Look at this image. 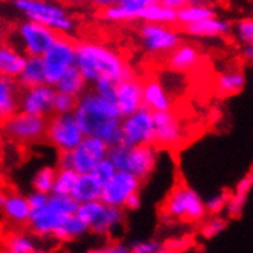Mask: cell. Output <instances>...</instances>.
<instances>
[{"mask_svg":"<svg viewBox=\"0 0 253 253\" xmlns=\"http://www.w3.org/2000/svg\"><path fill=\"white\" fill-rule=\"evenodd\" d=\"M241 57L247 63L253 60V44H244V46H241Z\"/></svg>","mask_w":253,"mask_h":253,"instance_id":"cell-50","label":"cell"},{"mask_svg":"<svg viewBox=\"0 0 253 253\" xmlns=\"http://www.w3.org/2000/svg\"><path fill=\"white\" fill-rule=\"evenodd\" d=\"M9 28L3 20H0V44H3L9 39Z\"/></svg>","mask_w":253,"mask_h":253,"instance_id":"cell-51","label":"cell"},{"mask_svg":"<svg viewBox=\"0 0 253 253\" xmlns=\"http://www.w3.org/2000/svg\"><path fill=\"white\" fill-rule=\"evenodd\" d=\"M163 244L157 240H144V241H137L130 246H127L129 253H155L158 249H161Z\"/></svg>","mask_w":253,"mask_h":253,"instance_id":"cell-43","label":"cell"},{"mask_svg":"<svg viewBox=\"0 0 253 253\" xmlns=\"http://www.w3.org/2000/svg\"><path fill=\"white\" fill-rule=\"evenodd\" d=\"M115 106L122 118L143 108V80L135 74L117 83Z\"/></svg>","mask_w":253,"mask_h":253,"instance_id":"cell-18","label":"cell"},{"mask_svg":"<svg viewBox=\"0 0 253 253\" xmlns=\"http://www.w3.org/2000/svg\"><path fill=\"white\" fill-rule=\"evenodd\" d=\"M16 82L20 89L34 87V86H40L46 83V80H44V68H43L42 57H26L25 65L17 76Z\"/></svg>","mask_w":253,"mask_h":253,"instance_id":"cell-29","label":"cell"},{"mask_svg":"<svg viewBox=\"0 0 253 253\" xmlns=\"http://www.w3.org/2000/svg\"><path fill=\"white\" fill-rule=\"evenodd\" d=\"M3 250L5 253H39V241L29 232L17 230L6 236Z\"/></svg>","mask_w":253,"mask_h":253,"instance_id":"cell-32","label":"cell"},{"mask_svg":"<svg viewBox=\"0 0 253 253\" xmlns=\"http://www.w3.org/2000/svg\"><path fill=\"white\" fill-rule=\"evenodd\" d=\"M115 168V170L127 172L143 183L151 176L160 161V149L154 144L129 147L118 143L109 147L106 157Z\"/></svg>","mask_w":253,"mask_h":253,"instance_id":"cell-5","label":"cell"},{"mask_svg":"<svg viewBox=\"0 0 253 253\" xmlns=\"http://www.w3.org/2000/svg\"><path fill=\"white\" fill-rule=\"evenodd\" d=\"M154 146L157 149H172L181 146L184 141V127L181 120L173 111L155 112L154 114Z\"/></svg>","mask_w":253,"mask_h":253,"instance_id":"cell-16","label":"cell"},{"mask_svg":"<svg viewBox=\"0 0 253 253\" xmlns=\"http://www.w3.org/2000/svg\"><path fill=\"white\" fill-rule=\"evenodd\" d=\"M54 89L58 94H66L74 98H79L89 87H87V83L84 82V79L82 77V74L79 72V69L74 66V68L68 69L63 76L58 79V82L54 84Z\"/></svg>","mask_w":253,"mask_h":253,"instance_id":"cell-31","label":"cell"},{"mask_svg":"<svg viewBox=\"0 0 253 253\" xmlns=\"http://www.w3.org/2000/svg\"><path fill=\"white\" fill-rule=\"evenodd\" d=\"M63 6L69 8H84V6H91V0H58Z\"/></svg>","mask_w":253,"mask_h":253,"instance_id":"cell-49","label":"cell"},{"mask_svg":"<svg viewBox=\"0 0 253 253\" xmlns=\"http://www.w3.org/2000/svg\"><path fill=\"white\" fill-rule=\"evenodd\" d=\"M232 31L240 42L241 46L244 44H252L253 43V20L252 17H243L232 23Z\"/></svg>","mask_w":253,"mask_h":253,"instance_id":"cell-38","label":"cell"},{"mask_svg":"<svg viewBox=\"0 0 253 253\" xmlns=\"http://www.w3.org/2000/svg\"><path fill=\"white\" fill-rule=\"evenodd\" d=\"M84 138L76 117L72 114L57 115L52 114L46 120V133L44 140L55 149L58 154L74 151Z\"/></svg>","mask_w":253,"mask_h":253,"instance_id":"cell-12","label":"cell"},{"mask_svg":"<svg viewBox=\"0 0 253 253\" xmlns=\"http://www.w3.org/2000/svg\"><path fill=\"white\" fill-rule=\"evenodd\" d=\"M16 2V0H14ZM22 2H37V0H22Z\"/></svg>","mask_w":253,"mask_h":253,"instance_id":"cell-56","label":"cell"},{"mask_svg":"<svg viewBox=\"0 0 253 253\" xmlns=\"http://www.w3.org/2000/svg\"><path fill=\"white\" fill-rule=\"evenodd\" d=\"M143 23H154V25H166L175 26L176 25V12L163 6L160 2L143 5L138 11V19Z\"/></svg>","mask_w":253,"mask_h":253,"instance_id":"cell-30","label":"cell"},{"mask_svg":"<svg viewBox=\"0 0 253 253\" xmlns=\"http://www.w3.org/2000/svg\"><path fill=\"white\" fill-rule=\"evenodd\" d=\"M201 63V51L197 44L181 42L178 46L166 55V65L173 72H189Z\"/></svg>","mask_w":253,"mask_h":253,"instance_id":"cell-19","label":"cell"},{"mask_svg":"<svg viewBox=\"0 0 253 253\" xmlns=\"http://www.w3.org/2000/svg\"><path fill=\"white\" fill-rule=\"evenodd\" d=\"M140 8L141 5H138L135 0H123L122 3L97 12L98 17L101 20H105L106 23H127V22H135L138 19Z\"/></svg>","mask_w":253,"mask_h":253,"instance_id":"cell-28","label":"cell"},{"mask_svg":"<svg viewBox=\"0 0 253 253\" xmlns=\"http://www.w3.org/2000/svg\"><path fill=\"white\" fill-rule=\"evenodd\" d=\"M141 181L133 175L127 172L117 170L111 180H108L101 186V197L100 201L111 207H117V209H123L125 201L133 195V193H140L141 190Z\"/></svg>","mask_w":253,"mask_h":253,"instance_id":"cell-15","label":"cell"},{"mask_svg":"<svg viewBox=\"0 0 253 253\" xmlns=\"http://www.w3.org/2000/svg\"><path fill=\"white\" fill-rule=\"evenodd\" d=\"M253 187V172L252 169L247 170V173H244L240 180H238L235 190L230 192L229 195V201L226 206V219H240L244 213L246 204L249 200V195Z\"/></svg>","mask_w":253,"mask_h":253,"instance_id":"cell-21","label":"cell"},{"mask_svg":"<svg viewBox=\"0 0 253 253\" xmlns=\"http://www.w3.org/2000/svg\"><path fill=\"white\" fill-rule=\"evenodd\" d=\"M87 233L89 230L84 222L77 215H72L62 222V226L55 230L51 240L57 243H72V241L80 240V238H83Z\"/></svg>","mask_w":253,"mask_h":253,"instance_id":"cell-33","label":"cell"},{"mask_svg":"<svg viewBox=\"0 0 253 253\" xmlns=\"http://www.w3.org/2000/svg\"><path fill=\"white\" fill-rule=\"evenodd\" d=\"M46 120L48 118H40L34 115H28L23 112L14 114L11 118L0 125L2 135L16 144L29 146L44 140L46 133Z\"/></svg>","mask_w":253,"mask_h":253,"instance_id":"cell-10","label":"cell"},{"mask_svg":"<svg viewBox=\"0 0 253 253\" xmlns=\"http://www.w3.org/2000/svg\"><path fill=\"white\" fill-rule=\"evenodd\" d=\"M14 6L23 14L25 19L46 26L58 36L71 37L79 26L77 19L58 0H37V2L16 0Z\"/></svg>","mask_w":253,"mask_h":253,"instance_id":"cell-4","label":"cell"},{"mask_svg":"<svg viewBox=\"0 0 253 253\" xmlns=\"http://www.w3.org/2000/svg\"><path fill=\"white\" fill-rule=\"evenodd\" d=\"M109 147L94 137H84L82 143L71 152L58 154L57 169L74 170L77 175L92 173L97 165L108 157Z\"/></svg>","mask_w":253,"mask_h":253,"instance_id":"cell-9","label":"cell"},{"mask_svg":"<svg viewBox=\"0 0 253 253\" xmlns=\"http://www.w3.org/2000/svg\"><path fill=\"white\" fill-rule=\"evenodd\" d=\"M190 3L198 6H213V0H190Z\"/></svg>","mask_w":253,"mask_h":253,"instance_id":"cell-52","label":"cell"},{"mask_svg":"<svg viewBox=\"0 0 253 253\" xmlns=\"http://www.w3.org/2000/svg\"><path fill=\"white\" fill-rule=\"evenodd\" d=\"M155 253H178L176 250H173V249H170V247H168V246H163L161 249H158Z\"/></svg>","mask_w":253,"mask_h":253,"instance_id":"cell-53","label":"cell"},{"mask_svg":"<svg viewBox=\"0 0 253 253\" xmlns=\"http://www.w3.org/2000/svg\"><path fill=\"white\" fill-rule=\"evenodd\" d=\"M163 215L170 221L195 224L207 216V212L200 193L186 184H180L168 195L163 204Z\"/></svg>","mask_w":253,"mask_h":253,"instance_id":"cell-7","label":"cell"},{"mask_svg":"<svg viewBox=\"0 0 253 253\" xmlns=\"http://www.w3.org/2000/svg\"><path fill=\"white\" fill-rule=\"evenodd\" d=\"M2 213L5 219L14 226H26L31 207L28 204V200L22 193H6V200L2 206Z\"/></svg>","mask_w":253,"mask_h":253,"instance_id":"cell-23","label":"cell"},{"mask_svg":"<svg viewBox=\"0 0 253 253\" xmlns=\"http://www.w3.org/2000/svg\"><path fill=\"white\" fill-rule=\"evenodd\" d=\"M201 222L203 224L200 227V235L206 241L213 240V238L221 235L227 227V219L222 215H209V216H206Z\"/></svg>","mask_w":253,"mask_h":253,"instance_id":"cell-36","label":"cell"},{"mask_svg":"<svg viewBox=\"0 0 253 253\" xmlns=\"http://www.w3.org/2000/svg\"><path fill=\"white\" fill-rule=\"evenodd\" d=\"M138 40L147 55L166 57L183 42V37L175 26L143 23L138 28Z\"/></svg>","mask_w":253,"mask_h":253,"instance_id":"cell-13","label":"cell"},{"mask_svg":"<svg viewBox=\"0 0 253 253\" xmlns=\"http://www.w3.org/2000/svg\"><path fill=\"white\" fill-rule=\"evenodd\" d=\"M76 68L87 86H92L97 80L118 83L133 76L132 68L120 52L95 40L76 42Z\"/></svg>","mask_w":253,"mask_h":253,"instance_id":"cell-1","label":"cell"},{"mask_svg":"<svg viewBox=\"0 0 253 253\" xmlns=\"http://www.w3.org/2000/svg\"><path fill=\"white\" fill-rule=\"evenodd\" d=\"M57 37L58 34H55L52 29L23 19L9 28L8 42L25 54V57H42Z\"/></svg>","mask_w":253,"mask_h":253,"instance_id":"cell-6","label":"cell"},{"mask_svg":"<svg viewBox=\"0 0 253 253\" xmlns=\"http://www.w3.org/2000/svg\"><path fill=\"white\" fill-rule=\"evenodd\" d=\"M5 200H6V193L0 190V209H2V206H3Z\"/></svg>","mask_w":253,"mask_h":253,"instance_id":"cell-55","label":"cell"},{"mask_svg":"<svg viewBox=\"0 0 253 253\" xmlns=\"http://www.w3.org/2000/svg\"><path fill=\"white\" fill-rule=\"evenodd\" d=\"M155 129H154V112L140 108L125 118L120 125V143L129 147L154 144Z\"/></svg>","mask_w":253,"mask_h":253,"instance_id":"cell-14","label":"cell"},{"mask_svg":"<svg viewBox=\"0 0 253 253\" xmlns=\"http://www.w3.org/2000/svg\"><path fill=\"white\" fill-rule=\"evenodd\" d=\"M87 253H129V249H127L126 244L115 243V244H108V246H103V247H97L94 250H89Z\"/></svg>","mask_w":253,"mask_h":253,"instance_id":"cell-44","label":"cell"},{"mask_svg":"<svg viewBox=\"0 0 253 253\" xmlns=\"http://www.w3.org/2000/svg\"><path fill=\"white\" fill-rule=\"evenodd\" d=\"M117 170H115V168H114V165L112 163L108 160V158H105V160H101L98 165H97V168L92 170V175L97 178V180L101 183V184H105L108 180H111V176L115 173Z\"/></svg>","mask_w":253,"mask_h":253,"instance_id":"cell-42","label":"cell"},{"mask_svg":"<svg viewBox=\"0 0 253 253\" xmlns=\"http://www.w3.org/2000/svg\"><path fill=\"white\" fill-rule=\"evenodd\" d=\"M79 204L71 197L51 195L39 209H33L29 213L28 227L29 233L34 235L37 240H49L55 230L62 226V222L77 213Z\"/></svg>","mask_w":253,"mask_h":253,"instance_id":"cell-3","label":"cell"},{"mask_svg":"<svg viewBox=\"0 0 253 253\" xmlns=\"http://www.w3.org/2000/svg\"><path fill=\"white\" fill-rule=\"evenodd\" d=\"M72 115L76 117L84 137L98 138L108 147L120 143L122 117L117 106L100 98L92 89H86L77 98Z\"/></svg>","mask_w":253,"mask_h":253,"instance_id":"cell-2","label":"cell"},{"mask_svg":"<svg viewBox=\"0 0 253 253\" xmlns=\"http://www.w3.org/2000/svg\"><path fill=\"white\" fill-rule=\"evenodd\" d=\"M135 2L143 6V5H149V3H155V2H158V0H135Z\"/></svg>","mask_w":253,"mask_h":253,"instance_id":"cell-54","label":"cell"},{"mask_svg":"<svg viewBox=\"0 0 253 253\" xmlns=\"http://www.w3.org/2000/svg\"><path fill=\"white\" fill-rule=\"evenodd\" d=\"M49 195H44V193H40V192H31L29 195H26V200H28V204L29 207H31V211L33 209H39V207H42L44 203H46Z\"/></svg>","mask_w":253,"mask_h":253,"instance_id":"cell-45","label":"cell"},{"mask_svg":"<svg viewBox=\"0 0 253 253\" xmlns=\"http://www.w3.org/2000/svg\"><path fill=\"white\" fill-rule=\"evenodd\" d=\"M143 201H141V195L140 193H133V195H130L125 204H123V211H127V212H135L138 211L140 207H141Z\"/></svg>","mask_w":253,"mask_h":253,"instance_id":"cell-46","label":"cell"},{"mask_svg":"<svg viewBox=\"0 0 253 253\" xmlns=\"http://www.w3.org/2000/svg\"><path fill=\"white\" fill-rule=\"evenodd\" d=\"M20 87L16 80L0 77V125L19 112Z\"/></svg>","mask_w":253,"mask_h":253,"instance_id":"cell-25","label":"cell"},{"mask_svg":"<svg viewBox=\"0 0 253 253\" xmlns=\"http://www.w3.org/2000/svg\"><path fill=\"white\" fill-rule=\"evenodd\" d=\"M42 62L46 84L54 86L68 69L76 66V40L69 36H58L42 55Z\"/></svg>","mask_w":253,"mask_h":253,"instance_id":"cell-11","label":"cell"},{"mask_svg":"<svg viewBox=\"0 0 253 253\" xmlns=\"http://www.w3.org/2000/svg\"><path fill=\"white\" fill-rule=\"evenodd\" d=\"M55 166H42L33 176L31 184L34 192L44 193V195H51L52 184L55 178Z\"/></svg>","mask_w":253,"mask_h":253,"instance_id":"cell-37","label":"cell"},{"mask_svg":"<svg viewBox=\"0 0 253 253\" xmlns=\"http://www.w3.org/2000/svg\"><path fill=\"white\" fill-rule=\"evenodd\" d=\"M143 106L154 114L172 111L170 94L158 79H147L143 82Z\"/></svg>","mask_w":253,"mask_h":253,"instance_id":"cell-20","label":"cell"},{"mask_svg":"<svg viewBox=\"0 0 253 253\" xmlns=\"http://www.w3.org/2000/svg\"><path fill=\"white\" fill-rule=\"evenodd\" d=\"M122 2L123 0H91V6H94L97 11H101V9H106L109 6L118 5Z\"/></svg>","mask_w":253,"mask_h":253,"instance_id":"cell-48","label":"cell"},{"mask_svg":"<svg viewBox=\"0 0 253 253\" xmlns=\"http://www.w3.org/2000/svg\"><path fill=\"white\" fill-rule=\"evenodd\" d=\"M212 16H216V11L213 6H198V5H186L180 11H176V25L187 26L198 23L204 19H209Z\"/></svg>","mask_w":253,"mask_h":253,"instance_id":"cell-34","label":"cell"},{"mask_svg":"<svg viewBox=\"0 0 253 253\" xmlns=\"http://www.w3.org/2000/svg\"><path fill=\"white\" fill-rule=\"evenodd\" d=\"M54 97H55L54 86H49L46 83L34 87L20 89L19 111L28 115L49 118L52 115Z\"/></svg>","mask_w":253,"mask_h":253,"instance_id":"cell-17","label":"cell"},{"mask_svg":"<svg viewBox=\"0 0 253 253\" xmlns=\"http://www.w3.org/2000/svg\"><path fill=\"white\" fill-rule=\"evenodd\" d=\"M57 169V168H55ZM77 173L74 170L68 169H57L55 170V178H54V184H52V195H63L69 197L72 187L77 181Z\"/></svg>","mask_w":253,"mask_h":253,"instance_id":"cell-35","label":"cell"},{"mask_svg":"<svg viewBox=\"0 0 253 253\" xmlns=\"http://www.w3.org/2000/svg\"><path fill=\"white\" fill-rule=\"evenodd\" d=\"M92 91L103 100H106L112 105H115V94H117V83H112L109 80H97L92 84Z\"/></svg>","mask_w":253,"mask_h":253,"instance_id":"cell-41","label":"cell"},{"mask_svg":"<svg viewBox=\"0 0 253 253\" xmlns=\"http://www.w3.org/2000/svg\"><path fill=\"white\" fill-rule=\"evenodd\" d=\"M183 31L187 36L197 39H218L232 33V22L218 16H212L198 23L183 26Z\"/></svg>","mask_w":253,"mask_h":253,"instance_id":"cell-22","label":"cell"},{"mask_svg":"<svg viewBox=\"0 0 253 253\" xmlns=\"http://www.w3.org/2000/svg\"><path fill=\"white\" fill-rule=\"evenodd\" d=\"M229 195L230 192H218L215 195H212L211 198L204 200V207L207 215H221L226 211V206L229 201Z\"/></svg>","mask_w":253,"mask_h":253,"instance_id":"cell-39","label":"cell"},{"mask_svg":"<svg viewBox=\"0 0 253 253\" xmlns=\"http://www.w3.org/2000/svg\"><path fill=\"white\" fill-rule=\"evenodd\" d=\"M77 105V98H74L66 94H58L55 92L54 103H52V114L57 115H65V114H72Z\"/></svg>","mask_w":253,"mask_h":253,"instance_id":"cell-40","label":"cell"},{"mask_svg":"<svg viewBox=\"0 0 253 253\" xmlns=\"http://www.w3.org/2000/svg\"><path fill=\"white\" fill-rule=\"evenodd\" d=\"M158 2L163 5V6H166L172 11H180L181 8H184L186 5L190 3V0H158Z\"/></svg>","mask_w":253,"mask_h":253,"instance_id":"cell-47","label":"cell"},{"mask_svg":"<svg viewBox=\"0 0 253 253\" xmlns=\"http://www.w3.org/2000/svg\"><path fill=\"white\" fill-rule=\"evenodd\" d=\"M101 183L92 173H86V175H79L77 181L72 187L71 192V198L76 201L77 204H86V203H92L98 201L101 197Z\"/></svg>","mask_w":253,"mask_h":253,"instance_id":"cell-27","label":"cell"},{"mask_svg":"<svg viewBox=\"0 0 253 253\" xmlns=\"http://www.w3.org/2000/svg\"><path fill=\"white\" fill-rule=\"evenodd\" d=\"M76 215L86 224L89 233L101 238L112 236L125 224V211L111 207L100 200L79 204Z\"/></svg>","mask_w":253,"mask_h":253,"instance_id":"cell-8","label":"cell"},{"mask_svg":"<svg viewBox=\"0 0 253 253\" xmlns=\"http://www.w3.org/2000/svg\"><path fill=\"white\" fill-rule=\"evenodd\" d=\"M246 83V74L238 68H230L218 72L215 77V91L221 97H233L243 92Z\"/></svg>","mask_w":253,"mask_h":253,"instance_id":"cell-24","label":"cell"},{"mask_svg":"<svg viewBox=\"0 0 253 253\" xmlns=\"http://www.w3.org/2000/svg\"><path fill=\"white\" fill-rule=\"evenodd\" d=\"M26 57L12 43L0 44V77L16 80L20 74Z\"/></svg>","mask_w":253,"mask_h":253,"instance_id":"cell-26","label":"cell"}]
</instances>
